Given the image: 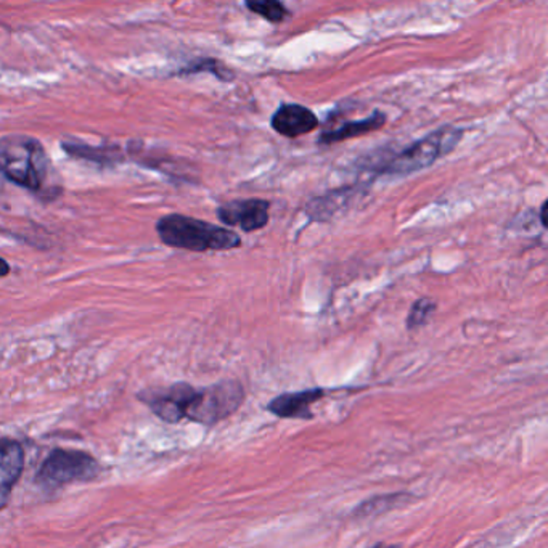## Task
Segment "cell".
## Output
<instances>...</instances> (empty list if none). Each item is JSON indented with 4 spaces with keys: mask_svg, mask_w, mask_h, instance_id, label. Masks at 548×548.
<instances>
[{
    "mask_svg": "<svg viewBox=\"0 0 548 548\" xmlns=\"http://www.w3.org/2000/svg\"><path fill=\"white\" fill-rule=\"evenodd\" d=\"M139 399L145 402L156 417L168 423H179L187 419L204 427H214L242 407L244 388L235 379L219 381L208 388L176 383L170 388L142 391Z\"/></svg>",
    "mask_w": 548,
    "mask_h": 548,
    "instance_id": "cell-1",
    "label": "cell"
},
{
    "mask_svg": "<svg viewBox=\"0 0 548 548\" xmlns=\"http://www.w3.org/2000/svg\"><path fill=\"white\" fill-rule=\"evenodd\" d=\"M156 232L164 244L179 250L206 253L237 250L242 246L238 233L231 229L183 214L161 217L156 223Z\"/></svg>",
    "mask_w": 548,
    "mask_h": 548,
    "instance_id": "cell-2",
    "label": "cell"
},
{
    "mask_svg": "<svg viewBox=\"0 0 548 548\" xmlns=\"http://www.w3.org/2000/svg\"><path fill=\"white\" fill-rule=\"evenodd\" d=\"M47 151L35 137L10 134L0 139V172L29 190H41L50 172Z\"/></svg>",
    "mask_w": 548,
    "mask_h": 548,
    "instance_id": "cell-3",
    "label": "cell"
},
{
    "mask_svg": "<svg viewBox=\"0 0 548 548\" xmlns=\"http://www.w3.org/2000/svg\"><path fill=\"white\" fill-rule=\"evenodd\" d=\"M461 137L463 130L454 126L438 129L433 134H428L419 142L413 143L412 147L379 164L377 172L388 176H408L417 171L425 170L442 156L449 155L459 145Z\"/></svg>",
    "mask_w": 548,
    "mask_h": 548,
    "instance_id": "cell-4",
    "label": "cell"
},
{
    "mask_svg": "<svg viewBox=\"0 0 548 548\" xmlns=\"http://www.w3.org/2000/svg\"><path fill=\"white\" fill-rule=\"evenodd\" d=\"M102 468L92 455L82 450L55 449L42 463L36 481L44 488H61L69 482H88L100 474Z\"/></svg>",
    "mask_w": 548,
    "mask_h": 548,
    "instance_id": "cell-5",
    "label": "cell"
},
{
    "mask_svg": "<svg viewBox=\"0 0 548 548\" xmlns=\"http://www.w3.org/2000/svg\"><path fill=\"white\" fill-rule=\"evenodd\" d=\"M271 203L259 198L233 200L217 208V217L227 227H240L243 232H256L269 223Z\"/></svg>",
    "mask_w": 548,
    "mask_h": 548,
    "instance_id": "cell-6",
    "label": "cell"
},
{
    "mask_svg": "<svg viewBox=\"0 0 548 548\" xmlns=\"http://www.w3.org/2000/svg\"><path fill=\"white\" fill-rule=\"evenodd\" d=\"M328 396V389L311 388L295 393L278 394L277 398L265 406V410L278 419L290 420H312L315 415L312 412V404Z\"/></svg>",
    "mask_w": 548,
    "mask_h": 548,
    "instance_id": "cell-7",
    "label": "cell"
},
{
    "mask_svg": "<svg viewBox=\"0 0 548 548\" xmlns=\"http://www.w3.org/2000/svg\"><path fill=\"white\" fill-rule=\"evenodd\" d=\"M25 470V450L20 442L0 439V510L5 508Z\"/></svg>",
    "mask_w": 548,
    "mask_h": 548,
    "instance_id": "cell-8",
    "label": "cell"
},
{
    "mask_svg": "<svg viewBox=\"0 0 548 548\" xmlns=\"http://www.w3.org/2000/svg\"><path fill=\"white\" fill-rule=\"evenodd\" d=\"M271 126L280 136L299 137L317 128L318 119L311 109L303 105L284 103L272 116Z\"/></svg>",
    "mask_w": 548,
    "mask_h": 548,
    "instance_id": "cell-9",
    "label": "cell"
},
{
    "mask_svg": "<svg viewBox=\"0 0 548 548\" xmlns=\"http://www.w3.org/2000/svg\"><path fill=\"white\" fill-rule=\"evenodd\" d=\"M385 124V113L375 111L373 115L368 116L366 119L343 122L339 128L326 130L318 139V143L320 145H332V143L343 142V140L354 139V137L366 136V134H370V132H375V130L383 128Z\"/></svg>",
    "mask_w": 548,
    "mask_h": 548,
    "instance_id": "cell-10",
    "label": "cell"
},
{
    "mask_svg": "<svg viewBox=\"0 0 548 548\" xmlns=\"http://www.w3.org/2000/svg\"><path fill=\"white\" fill-rule=\"evenodd\" d=\"M412 499V495L406 492H398V494L377 495L368 501H364L359 507L354 508V516L357 518H370V516H379V514L391 512L394 508L406 505Z\"/></svg>",
    "mask_w": 548,
    "mask_h": 548,
    "instance_id": "cell-11",
    "label": "cell"
},
{
    "mask_svg": "<svg viewBox=\"0 0 548 548\" xmlns=\"http://www.w3.org/2000/svg\"><path fill=\"white\" fill-rule=\"evenodd\" d=\"M244 5L253 14L261 15L271 23H282L290 16V12L280 0H244Z\"/></svg>",
    "mask_w": 548,
    "mask_h": 548,
    "instance_id": "cell-12",
    "label": "cell"
},
{
    "mask_svg": "<svg viewBox=\"0 0 548 548\" xmlns=\"http://www.w3.org/2000/svg\"><path fill=\"white\" fill-rule=\"evenodd\" d=\"M198 73H211V75L216 76L217 79L221 81H232L233 79V73L227 67H223L222 63H219L217 60L212 58H206V60L195 61L189 65L187 68L181 69L179 75H198Z\"/></svg>",
    "mask_w": 548,
    "mask_h": 548,
    "instance_id": "cell-13",
    "label": "cell"
},
{
    "mask_svg": "<svg viewBox=\"0 0 548 548\" xmlns=\"http://www.w3.org/2000/svg\"><path fill=\"white\" fill-rule=\"evenodd\" d=\"M436 307H438V305H436L433 299H417V301L413 303L412 307H410L408 315H407V328H408V330H415V328H419V326H425L428 320H429V317H431V314L436 311Z\"/></svg>",
    "mask_w": 548,
    "mask_h": 548,
    "instance_id": "cell-14",
    "label": "cell"
},
{
    "mask_svg": "<svg viewBox=\"0 0 548 548\" xmlns=\"http://www.w3.org/2000/svg\"><path fill=\"white\" fill-rule=\"evenodd\" d=\"M8 274H10V265L0 257V278L5 277Z\"/></svg>",
    "mask_w": 548,
    "mask_h": 548,
    "instance_id": "cell-15",
    "label": "cell"
},
{
    "mask_svg": "<svg viewBox=\"0 0 548 548\" xmlns=\"http://www.w3.org/2000/svg\"><path fill=\"white\" fill-rule=\"evenodd\" d=\"M545 212H547V202H543L541 206V222L543 229H547V221H545Z\"/></svg>",
    "mask_w": 548,
    "mask_h": 548,
    "instance_id": "cell-16",
    "label": "cell"
}]
</instances>
